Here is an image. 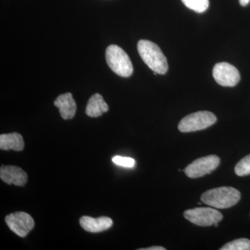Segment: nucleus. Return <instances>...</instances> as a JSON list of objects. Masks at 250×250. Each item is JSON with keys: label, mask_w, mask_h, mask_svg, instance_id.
Segmentation results:
<instances>
[{"label": "nucleus", "mask_w": 250, "mask_h": 250, "mask_svg": "<svg viewBox=\"0 0 250 250\" xmlns=\"http://www.w3.org/2000/svg\"><path fill=\"white\" fill-rule=\"evenodd\" d=\"M138 52L143 62L151 70L159 75H165L168 70L167 59L154 42L141 40L138 42Z\"/></svg>", "instance_id": "nucleus-1"}, {"label": "nucleus", "mask_w": 250, "mask_h": 250, "mask_svg": "<svg viewBox=\"0 0 250 250\" xmlns=\"http://www.w3.org/2000/svg\"><path fill=\"white\" fill-rule=\"evenodd\" d=\"M241 192L233 187H223L210 189L202 194L201 201L216 208H228L241 200Z\"/></svg>", "instance_id": "nucleus-2"}, {"label": "nucleus", "mask_w": 250, "mask_h": 250, "mask_svg": "<svg viewBox=\"0 0 250 250\" xmlns=\"http://www.w3.org/2000/svg\"><path fill=\"white\" fill-rule=\"evenodd\" d=\"M106 60L108 66L116 75L122 77H129L132 75V62L127 54L119 46H108L106 51Z\"/></svg>", "instance_id": "nucleus-3"}, {"label": "nucleus", "mask_w": 250, "mask_h": 250, "mask_svg": "<svg viewBox=\"0 0 250 250\" xmlns=\"http://www.w3.org/2000/svg\"><path fill=\"white\" fill-rule=\"evenodd\" d=\"M216 121V116L211 112H195L184 117L183 119L179 122L178 129L181 132H193L207 129L215 124Z\"/></svg>", "instance_id": "nucleus-4"}, {"label": "nucleus", "mask_w": 250, "mask_h": 250, "mask_svg": "<svg viewBox=\"0 0 250 250\" xmlns=\"http://www.w3.org/2000/svg\"><path fill=\"white\" fill-rule=\"evenodd\" d=\"M184 218L190 223L200 227H209L221 221V213L209 207H200L184 211Z\"/></svg>", "instance_id": "nucleus-5"}, {"label": "nucleus", "mask_w": 250, "mask_h": 250, "mask_svg": "<svg viewBox=\"0 0 250 250\" xmlns=\"http://www.w3.org/2000/svg\"><path fill=\"white\" fill-rule=\"evenodd\" d=\"M220 159L218 156L209 155L200 158L189 164L185 168L187 177L195 179L211 173L220 165Z\"/></svg>", "instance_id": "nucleus-6"}, {"label": "nucleus", "mask_w": 250, "mask_h": 250, "mask_svg": "<svg viewBox=\"0 0 250 250\" xmlns=\"http://www.w3.org/2000/svg\"><path fill=\"white\" fill-rule=\"evenodd\" d=\"M213 77L218 84L225 87L235 86L241 80L236 67L227 62L215 64L213 69Z\"/></svg>", "instance_id": "nucleus-7"}, {"label": "nucleus", "mask_w": 250, "mask_h": 250, "mask_svg": "<svg viewBox=\"0 0 250 250\" xmlns=\"http://www.w3.org/2000/svg\"><path fill=\"white\" fill-rule=\"evenodd\" d=\"M5 221L13 232L22 238L27 236L35 225L32 217L24 212L11 213L5 218Z\"/></svg>", "instance_id": "nucleus-8"}, {"label": "nucleus", "mask_w": 250, "mask_h": 250, "mask_svg": "<svg viewBox=\"0 0 250 250\" xmlns=\"http://www.w3.org/2000/svg\"><path fill=\"white\" fill-rule=\"evenodd\" d=\"M0 178L9 185L23 187L27 182V174L21 167L14 166H2L0 168Z\"/></svg>", "instance_id": "nucleus-9"}, {"label": "nucleus", "mask_w": 250, "mask_h": 250, "mask_svg": "<svg viewBox=\"0 0 250 250\" xmlns=\"http://www.w3.org/2000/svg\"><path fill=\"white\" fill-rule=\"evenodd\" d=\"M54 104L59 108L62 119L70 120L75 117L77 105L71 93H66L59 95L54 101Z\"/></svg>", "instance_id": "nucleus-10"}, {"label": "nucleus", "mask_w": 250, "mask_h": 250, "mask_svg": "<svg viewBox=\"0 0 250 250\" xmlns=\"http://www.w3.org/2000/svg\"><path fill=\"white\" fill-rule=\"evenodd\" d=\"M81 227L88 232L98 233L105 231L113 225V220L108 217L93 218L90 216H83L80 218Z\"/></svg>", "instance_id": "nucleus-11"}, {"label": "nucleus", "mask_w": 250, "mask_h": 250, "mask_svg": "<svg viewBox=\"0 0 250 250\" xmlns=\"http://www.w3.org/2000/svg\"><path fill=\"white\" fill-rule=\"evenodd\" d=\"M109 109L107 104L104 100L103 97L100 94L95 93L92 95L88 100L85 108L87 116L91 118H98L101 116L104 113H106Z\"/></svg>", "instance_id": "nucleus-12"}, {"label": "nucleus", "mask_w": 250, "mask_h": 250, "mask_svg": "<svg viewBox=\"0 0 250 250\" xmlns=\"http://www.w3.org/2000/svg\"><path fill=\"white\" fill-rule=\"evenodd\" d=\"M24 142L22 136L18 133L1 134L0 136V149L2 150L22 151L24 149Z\"/></svg>", "instance_id": "nucleus-13"}, {"label": "nucleus", "mask_w": 250, "mask_h": 250, "mask_svg": "<svg viewBox=\"0 0 250 250\" xmlns=\"http://www.w3.org/2000/svg\"><path fill=\"white\" fill-rule=\"evenodd\" d=\"M187 7L197 13H203L209 6V0H182Z\"/></svg>", "instance_id": "nucleus-14"}, {"label": "nucleus", "mask_w": 250, "mask_h": 250, "mask_svg": "<svg viewBox=\"0 0 250 250\" xmlns=\"http://www.w3.org/2000/svg\"><path fill=\"white\" fill-rule=\"evenodd\" d=\"M220 250H250V240L248 238H239L229 242Z\"/></svg>", "instance_id": "nucleus-15"}, {"label": "nucleus", "mask_w": 250, "mask_h": 250, "mask_svg": "<svg viewBox=\"0 0 250 250\" xmlns=\"http://www.w3.org/2000/svg\"><path fill=\"white\" fill-rule=\"evenodd\" d=\"M235 173L240 177L250 174V154L245 156L235 166Z\"/></svg>", "instance_id": "nucleus-16"}, {"label": "nucleus", "mask_w": 250, "mask_h": 250, "mask_svg": "<svg viewBox=\"0 0 250 250\" xmlns=\"http://www.w3.org/2000/svg\"><path fill=\"white\" fill-rule=\"evenodd\" d=\"M112 161L116 165L126 167H134L135 164H136V161L132 158L123 157V156H114Z\"/></svg>", "instance_id": "nucleus-17"}, {"label": "nucleus", "mask_w": 250, "mask_h": 250, "mask_svg": "<svg viewBox=\"0 0 250 250\" xmlns=\"http://www.w3.org/2000/svg\"><path fill=\"white\" fill-rule=\"evenodd\" d=\"M139 250H166V248L160 246H154L147 248H141V249H139Z\"/></svg>", "instance_id": "nucleus-18"}, {"label": "nucleus", "mask_w": 250, "mask_h": 250, "mask_svg": "<svg viewBox=\"0 0 250 250\" xmlns=\"http://www.w3.org/2000/svg\"><path fill=\"white\" fill-rule=\"evenodd\" d=\"M250 0H239L240 4L242 6H246L249 4Z\"/></svg>", "instance_id": "nucleus-19"}]
</instances>
